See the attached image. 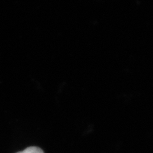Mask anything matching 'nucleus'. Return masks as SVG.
<instances>
[{
  "label": "nucleus",
  "mask_w": 153,
  "mask_h": 153,
  "mask_svg": "<svg viewBox=\"0 0 153 153\" xmlns=\"http://www.w3.org/2000/svg\"><path fill=\"white\" fill-rule=\"evenodd\" d=\"M16 153H44V152L40 147L32 146L26 148V149L22 151L17 152Z\"/></svg>",
  "instance_id": "nucleus-1"
}]
</instances>
